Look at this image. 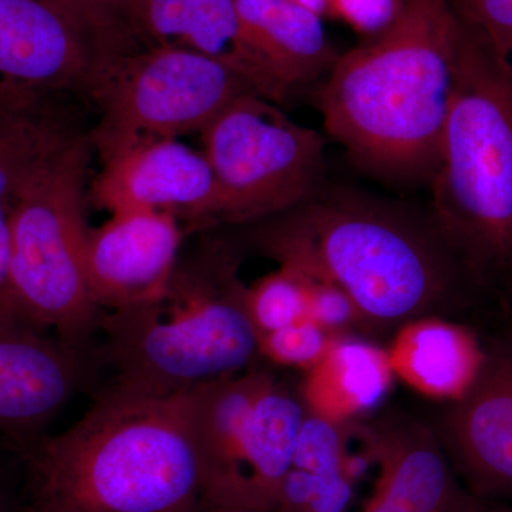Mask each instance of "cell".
Returning a JSON list of instances; mask_svg holds the SVG:
<instances>
[{
    "instance_id": "6da1fadb",
    "label": "cell",
    "mask_w": 512,
    "mask_h": 512,
    "mask_svg": "<svg viewBox=\"0 0 512 512\" xmlns=\"http://www.w3.org/2000/svg\"><path fill=\"white\" fill-rule=\"evenodd\" d=\"M256 251L338 285L365 329L446 316L477 296L430 218L325 184L292 210L247 225Z\"/></svg>"
},
{
    "instance_id": "7a4b0ae2",
    "label": "cell",
    "mask_w": 512,
    "mask_h": 512,
    "mask_svg": "<svg viewBox=\"0 0 512 512\" xmlns=\"http://www.w3.org/2000/svg\"><path fill=\"white\" fill-rule=\"evenodd\" d=\"M194 392L111 386L56 436L10 440L26 471L23 512H188L204 501Z\"/></svg>"
},
{
    "instance_id": "3957f363",
    "label": "cell",
    "mask_w": 512,
    "mask_h": 512,
    "mask_svg": "<svg viewBox=\"0 0 512 512\" xmlns=\"http://www.w3.org/2000/svg\"><path fill=\"white\" fill-rule=\"evenodd\" d=\"M456 40L447 0H404L386 32L339 55L323 77L328 136L369 173L431 181L456 84Z\"/></svg>"
},
{
    "instance_id": "277c9868",
    "label": "cell",
    "mask_w": 512,
    "mask_h": 512,
    "mask_svg": "<svg viewBox=\"0 0 512 512\" xmlns=\"http://www.w3.org/2000/svg\"><path fill=\"white\" fill-rule=\"evenodd\" d=\"M430 221L477 295L512 305V62L457 18L456 84Z\"/></svg>"
},
{
    "instance_id": "5b68a950",
    "label": "cell",
    "mask_w": 512,
    "mask_h": 512,
    "mask_svg": "<svg viewBox=\"0 0 512 512\" xmlns=\"http://www.w3.org/2000/svg\"><path fill=\"white\" fill-rule=\"evenodd\" d=\"M239 265L234 244L204 237L180 255L163 295L104 312L101 356L113 369L111 386L173 396L247 370L259 356V335Z\"/></svg>"
},
{
    "instance_id": "8992f818",
    "label": "cell",
    "mask_w": 512,
    "mask_h": 512,
    "mask_svg": "<svg viewBox=\"0 0 512 512\" xmlns=\"http://www.w3.org/2000/svg\"><path fill=\"white\" fill-rule=\"evenodd\" d=\"M90 136L45 158L10 202V282L2 309L87 350L104 312L87 284Z\"/></svg>"
},
{
    "instance_id": "52a82bcc",
    "label": "cell",
    "mask_w": 512,
    "mask_h": 512,
    "mask_svg": "<svg viewBox=\"0 0 512 512\" xmlns=\"http://www.w3.org/2000/svg\"><path fill=\"white\" fill-rule=\"evenodd\" d=\"M192 414L204 503L274 510L306 416L299 393L248 369L195 390Z\"/></svg>"
},
{
    "instance_id": "ba28073f",
    "label": "cell",
    "mask_w": 512,
    "mask_h": 512,
    "mask_svg": "<svg viewBox=\"0 0 512 512\" xmlns=\"http://www.w3.org/2000/svg\"><path fill=\"white\" fill-rule=\"evenodd\" d=\"M201 136L225 224L247 227L276 217L326 184L325 138L259 94L237 97Z\"/></svg>"
},
{
    "instance_id": "9c48e42d",
    "label": "cell",
    "mask_w": 512,
    "mask_h": 512,
    "mask_svg": "<svg viewBox=\"0 0 512 512\" xmlns=\"http://www.w3.org/2000/svg\"><path fill=\"white\" fill-rule=\"evenodd\" d=\"M245 93H255L247 80L210 57L136 47L114 60L94 93L100 121L90 141L104 156L138 138L201 133Z\"/></svg>"
},
{
    "instance_id": "30bf717a",
    "label": "cell",
    "mask_w": 512,
    "mask_h": 512,
    "mask_svg": "<svg viewBox=\"0 0 512 512\" xmlns=\"http://www.w3.org/2000/svg\"><path fill=\"white\" fill-rule=\"evenodd\" d=\"M140 46L66 0H0V106L39 109L57 93L92 100L114 60Z\"/></svg>"
},
{
    "instance_id": "8fae6325",
    "label": "cell",
    "mask_w": 512,
    "mask_h": 512,
    "mask_svg": "<svg viewBox=\"0 0 512 512\" xmlns=\"http://www.w3.org/2000/svg\"><path fill=\"white\" fill-rule=\"evenodd\" d=\"M93 200L114 214L165 212L187 231L225 224L224 200L202 151L177 138H138L101 156Z\"/></svg>"
},
{
    "instance_id": "7c38bea8",
    "label": "cell",
    "mask_w": 512,
    "mask_h": 512,
    "mask_svg": "<svg viewBox=\"0 0 512 512\" xmlns=\"http://www.w3.org/2000/svg\"><path fill=\"white\" fill-rule=\"evenodd\" d=\"M184 235L183 224L173 215L151 211L114 214L90 229L87 284L97 308L116 312L163 295Z\"/></svg>"
},
{
    "instance_id": "4fadbf2b",
    "label": "cell",
    "mask_w": 512,
    "mask_h": 512,
    "mask_svg": "<svg viewBox=\"0 0 512 512\" xmlns=\"http://www.w3.org/2000/svg\"><path fill=\"white\" fill-rule=\"evenodd\" d=\"M86 350L0 308V431L36 436L87 376Z\"/></svg>"
},
{
    "instance_id": "5bb4252c",
    "label": "cell",
    "mask_w": 512,
    "mask_h": 512,
    "mask_svg": "<svg viewBox=\"0 0 512 512\" xmlns=\"http://www.w3.org/2000/svg\"><path fill=\"white\" fill-rule=\"evenodd\" d=\"M443 440L474 493L512 498V352L488 357L473 389L448 412Z\"/></svg>"
},
{
    "instance_id": "9a60e30c",
    "label": "cell",
    "mask_w": 512,
    "mask_h": 512,
    "mask_svg": "<svg viewBox=\"0 0 512 512\" xmlns=\"http://www.w3.org/2000/svg\"><path fill=\"white\" fill-rule=\"evenodd\" d=\"M367 446L380 474L363 512H470L474 507L427 427L389 424L370 431Z\"/></svg>"
},
{
    "instance_id": "2e32d148",
    "label": "cell",
    "mask_w": 512,
    "mask_h": 512,
    "mask_svg": "<svg viewBox=\"0 0 512 512\" xmlns=\"http://www.w3.org/2000/svg\"><path fill=\"white\" fill-rule=\"evenodd\" d=\"M249 47L276 104L322 79L338 60L322 16L295 0H235Z\"/></svg>"
},
{
    "instance_id": "e0dca14e",
    "label": "cell",
    "mask_w": 512,
    "mask_h": 512,
    "mask_svg": "<svg viewBox=\"0 0 512 512\" xmlns=\"http://www.w3.org/2000/svg\"><path fill=\"white\" fill-rule=\"evenodd\" d=\"M134 30L144 46L177 47L225 64L256 94L274 101L235 0H138Z\"/></svg>"
},
{
    "instance_id": "ac0fdd59",
    "label": "cell",
    "mask_w": 512,
    "mask_h": 512,
    "mask_svg": "<svg viewBox=\"0 0 512 512\" xmlns=\"http://www.w3.org/2000/svg\"><path fill=\"white\" fill-rule=\"evenodd\" d=\"M386 352L394 376L429 399L450 403L467 396L490 357L473 330L446 316L404 323Z\"/></svg>"
},
{
    "instance_id": "d6986e66",
    "label": "cell",
    "mask_w": 512,
    "mask_h": 512,
    "mask_svg": "<svg viewBox=\"0 0 512 512\" xmlns=\"http://www.w3.org/2000/svg\"><path fill=\"white\" fill-rule=\"evenodd\" d=\"M393 377L386 350L338 336L325 356L306 370L298 393L306 412L335 423H352L386 399Z\"/></svg>"
},
{
    "instance_id": "ffe728a7",
    "label": "cell",
    "mask_w": 512,
    "mask_h": 512,
    "mask_svg": "<svg viewBox=\"0 0 512 512\" xmlns=\"http://www.w3.org/2000/svg\"><path fill=\"white\" fill-rule=\"evenodd\" d=\"M77 133L39 113L0 106V202H10L37 165Z\"/></svg>"
},
{
    "instance_id": "44dd1931",
    "label": "cell",
    "mask_w": 512,
    "mask_h": 512,
    "mask_svg": "<svg viewBox=\"0 0 512 512\" xmlns=\"http://www.w3.org/2000/svg\"><path fill=\"white\" fill-rule=\"evenodd\" d=\"M248 311L259 338L308 319L309 286L305 274L288 265L248 286Z\"/></svg>"
},
{
    "instance_id": "7402d4cb",
    "label": "cell",
    "mask_w": 512,
    "mask_h": 512,
    "mask_svg": "<svg viewBox=\"0 0 512 512\" xmlns=\"http://www.w3.org/2000/svg\"><path fill=\"white\" fill-rule=\"evenodd\" d=\"M350 423H335L306 412L293 467L323 478L346 477Z\"/></svg>"
},
{
    "instance_id": "603a6c76",
    "label": "cell",
    "mask_w": 512,
    "mask_h": 512,
    "mask_svg": "<svg viewBox=\"0 0 512 512\" xmlns=\"http://www.w3.org/2000/svg\"><path fill=\"white\" fill-rule=\"evenodd\" d=\"M318 323L303 319L286 328L265 333L259 338V356L275 365L309 370L325 356L333 340Z\"/></svg>"
},
{
    "instance_id": "cb8c5ba5",
    "label": "cell",
    "mask_w": 512,
    "mask_h": 512,
    "mask_svg": "<svg viewBox=\"0 0 512 512\" xmlns=\"http://www.w3.org/2000/svg\"><path fill=\"white\" fill-rule=\"evenodd\" d=\"M305 276L309 286L308 319L333 336H349L350 330L365 329L359 309L348 293L319 276Z\"/></svg>"
},
{
    "instance_id": "d4e9b609",
    "label": "cell",
    "mask_w": 512,
    "mask_h": 512,
    "mask_svg": "<svg viewBox=\"0 0 512 512\" xmlns=\"http://www.w3.org/2000/svg\"><path fill=\"white\" fill-rule=\"evenodd\" d=\"M454 15L512 62V0H447Z\"/></svg>"
},
{
    "instance_id": "484cf974",
    "label": "cell",
    "mask_w": 512,
    "mask_h": 512,
    "mask_svg": "<svg viewBox=\"0 0 512 512\" xmlns=\"http://www.w3.org/2000/svg\"><path fill=\"white\" fill-rule=\"evenodd\" d=\"M326 18L346 23L367 39L382 35L402 13L404 0H325Z\"/></svg>"
},
{
    "instance_id": "4316f807",
    "label": "cell",
    "mask_w": 512,
    "mask_h": 512,
    "mask_svg": "<svg viewBox=\"0 0 512 512\" xmlns=\"http://www.w3.org/2000/svg\"><path fill=\"white\" fill-rule=\"evenodd\" d=\"M66 2L101 22L126 30L137 37L134 19H136L138 0H66Z\"/></svg>"
},
{
    "instance_id": "83f0119b",
    "label": "cell",
    "mask_w": 512,
    "mask_h": 512,
    "mask_svg": "<svg viewBox=\"0 0 512 512\" xmlns=\"http://www.w3.org/2000/svg\"><path fill=\"white\" fill-rule=\"evenodd\" d=\"M10 202H0V308L8 298L10 282Z\"/></svg>"
},
{
    "instance_id": "f1b7e54d",
    "label": "cell",
    "mask_w": 512,
    "mask_h": 512,
    "mask_svg": "<svg viewBox=\"0 0 512 512\" xmlns=\"http://www.w3.org/2000/svg\"><path fill=\"white\" fill-rule=\"evenodd\" d=\"M188 512H275V510L272 511H256V510H247V508H235V507H224V505H215V504H208L202 503L200 505H197V507L192 508V510Z\"/></svg>"
},
{
    "instance_id": "f546056e",
    "label": "cell",
    "mask_w": 512,
    "mask_h": 512,
    "mask_svg": "<svg viewBox=\"0 0 512 512\" xmlns=\"http://www.w3.org/2000/svg\"><path fill=\"white\" fill-rule=\"evenodd\" d=\"M295 2L305 6V8L313 10V12L318 13L322 18H326L325 0H295Z\"/></svg>"
},
{
    "instance_id": "4dcf8cb0",
    "label": "cell",
    "mask_w": 512,
    "mask_h": 512,
    "mask_svg": "<svg viewBox=\"0 0 512 512\" xmlns=\"http://www.w3.org/2000/svg\"><path fill=\"white\" fill-rule=\"evenodd\" d=\"M470 512H512L508 510H480V508H477L476 505H474L473 508H471Z\"/></svg>"
},
{
    "instance_id": "1f68e13d",
    "label": "cell",
    "mask_w": 512,
    "mask_h": 512,
    "mask_svg": "<svg viewBox=\"0 0 512 512\" xmlns=\"http://www.w3.org/2000/svg\"><path fill=\"white\" fill-rule=\"evenodd\" d=\"M0 512H5V508H3L2 500H0Z\"/></svg>"
}]
</instances>
